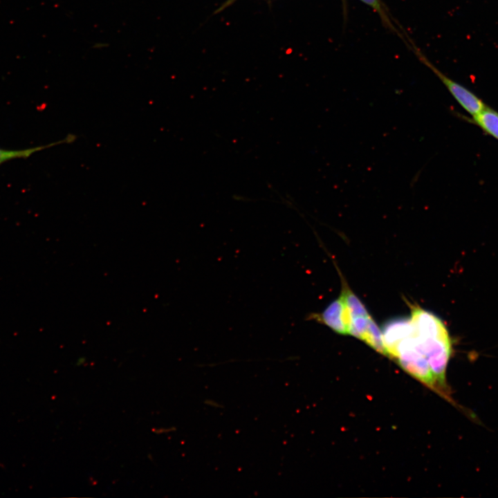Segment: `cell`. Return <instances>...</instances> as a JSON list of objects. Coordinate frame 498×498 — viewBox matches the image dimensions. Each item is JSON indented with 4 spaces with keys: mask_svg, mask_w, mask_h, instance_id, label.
<instances>
[{
    "mask_svg": "<svg viewBox=\"0 0 498 498\" xmlns=\"http://www.w3.org/2000/svg\"><path fill=\"white\" fill-rule=\"evenodd\" d=\"M367 5L371 6L374 10H376L382 18V19L388 24H390L388 17L386 15V12L384 11L380 0H360Z\"/></svg>",
    "mask_w": 498,
    "mask_h": 498,
    "instance_id": "obj_7",
    "label": "cell"
},
{
    "mask_svg": "<svg viewBox=\"0 0 498 498\" xmlns=\"http://www.w3.org/2000/svg\"><path fill=\"white\" fill-rule=\"evenodd\" d=\"M423 60L443 82L459 104L471 116L476 115L487 106L468 89L446 76L427 59L423 58Z\"/></svg>",
    "mask_w": 498,
    "mask_h": 498,
    "instance_id": "obj_2",
    "label": "cell"
},
{
    "mask_svg": "<svg viewBox=\"0 0 498 498\" xmlns=\"http://www.w3.org/2000/svg\"><path fill=\"white\" fill-rule=\"evenodd\" d=\"M414 330L410 318H396L386 322L382 331L386 355L389 356L396 345Z\"/></svg>",
    "mask_w": 498,
    "mask_h": 498,
    "instance_id": "obj_4",
    "label": "cell"
},
{
    "mask_svg": "<svg viewBox=\"0 0 498 498\" xmlns=\"http://www.w3.org/2000/svg\"><path fill=\"white\" fill-rule=\"evenodd\" d=\"M486 134L498 140V112L486 106L470 120Z\"/></svg>",
    "mask_w": 498,
    "mask_h": 498,
    "instance_id": "obj_5",
    "label": "cell"
},
{
    "mask_svg": "<svg viewBox=\"0 0 498 498\" xmlns=\"http://www.w3.org/2000/svg\"><path fill=\"white\" fill-rule=\"evenodd\" d=\"M307 320L324 324L340 334H349L351 315L342 295L322 312L311 313Z\"/></svg>",
    "mask_w": 498,
    "mask_h": 498,
    "instance_id": "obj_3",
    "label": "cell"
},
{
    "mask_svg": "<svg viewBox=\"0 0 498 498\" xmlns=\"http://www.w3.org/2000/svg\"><path fill=\"white\" fill-rule=\"evenodd\" d=\"M389 357L397 360L403 369L410 375L428 387L439 391L428 361L418 343L414 330L409 335L396 345Z\"/></svg>",
    "mask_w": 498,
    "mask_h": 498,
    "instance_id": "obj_1",
    "label": "cell"
},
{
    "mask_svg": "<svg viewBox=\"0 0 498 498\" xmlns=\"http://www.w3.org/2000/svg\"><path fill=\"white\" fill-rule=\"evenodd\" d=\"M77 139V136L75 134H68L63 140L54 142L46 145L38 146L35 147H31L21 150H8L0 148V165L15 158H27L31 156L33 154L51 147L57 145L73 143Z\"/></svg>",
    "mask_w": 498,
    "mask_h": 498,
    "instance_id": "obj_6",
    "label": "cell"
}]
</instances>
